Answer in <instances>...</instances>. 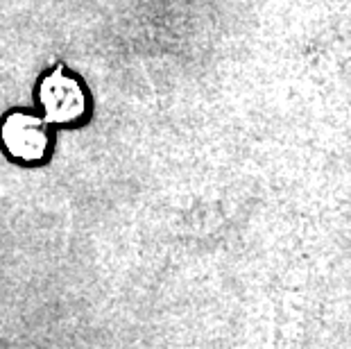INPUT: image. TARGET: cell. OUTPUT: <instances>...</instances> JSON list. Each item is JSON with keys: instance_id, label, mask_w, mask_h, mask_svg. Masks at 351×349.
I'll list each match as a JSON object with an SVG mask.
<instances>
[{"instance_id": "obj_2", "label": "cell", "mask_w": 351, "mask_h": 349, "mask_svg": "<svg viewBox=\"0 0 351 349\" xmlns=\"http://www.w3.org/2000/svg\"><path fill=\"white\" fill-rule=\"evenodd\" d=\"M5 145L14 157L34 161L41 159L46 154L48 147V132L43 128L39 118L25 116V114H14L7 118L3 128Z\"/></svg>"}, {"instance_id": "obj_1", "label": "cell", "mask_w": 351, "mask_h": 349, "mask_svg": "<svg viewBox=\"0 0 351 349\" xmlns=\"http://www.w3.org/2000/svg\"><path fill=\"white\" fill-rule=\"evenodd\" d=\"M41 102L50 121L69 123L84 111V91L75 80L57 71L41 84Z\"/></svg>"}]
</instances>
